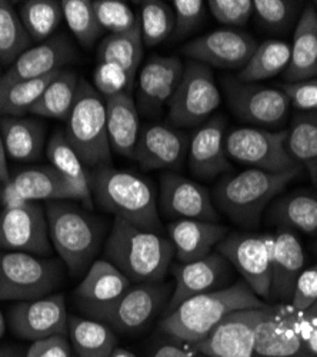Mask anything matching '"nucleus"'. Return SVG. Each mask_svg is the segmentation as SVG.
Listing matches in <instances>:
<instances>
[{"instance_id": "1", "label": "nucleus", "mask_w": 317, "mask_h": 357, "mask_svg": "<svg viewBox=\"0 0 317 357\" xmlns=\"http://www.w3.org/2000/svg\"><path fill=\"white\" fill-rule=\"evenodd\" d=\"M265 306L243 280L190 297L162 319L160 331L167 337L194 344L206 339L229 314Z\"/></svg>"}, {"instance_id": "2", "label": "nucleus", "mask_w": 317, "mask_h": 357, "mask_svg": "<svg viewBox=\"0 0 317 357\" xmlns=\"http://www.w3.org/2000/svg\"><path fill=\"white\" fill-rule=\"evenodd\" d=\"M173 256L175 248L160 233L114 218L106 242V260L116 266L130 283H162Z\"/></svg>"}, {"instance_id": "3", "label": "nucleus", "mask_w": 317, "mask_h": 357, "mask_svg": "<svg viewBox=\"0 0 317 357\" xmlns=\"http://www.w3.org/2000/svg\"><path fill=\"white\" fill-rule=\"evenodd\" d=\"M91 185L93 197L103 211L139 229L160 231L156 193L146 178L107 165L95 169Z\"/></svg>"}, {"instance_id": "4", "label": "nucleus", "mask_w": 317, "mask_h": 357, "mask_svg": "<svg viewBox=\"0 0 317 357\" xmlns=\"http://www.w3.org/2000/svg\"><path fill=\"white\" fill-rule=\"evenodd\" d=\"M302 172L303 167L279 173L247 169L222 178L215 189L213 199L219 209L235 223L256 227L266 206Z\"/></svg>"}, {"instance_id": "5", "label": "nucleus", "mask_w": 317, "mask_h": 357, "mask_svg": "<svg viewBox=\"0 0 317 357\" xmlns=\"http://www.w3.org/2000/svg\"><path fill=\"white\" fill-rule=\"evenodd\" d=\"M65 135L84 166L99 169L111 163L106 126V99L84 79L79 82Z\"/></svg>"}, {"instance_id": "6", "label": "nucleus", "mask_w": 317, "mask_h": 357, "mask_svg": "<svg viewBox=\"0 0 317 357\" xmlns=\"http://www.w3.org/2000/svg\"><path fill=\"white\" fill-rule=\"evenodd\" d=\"M46 218L52 246L73 276L83 273L100 246L99 223L77 207L59 202L47 204Z\"/></svg>"}, {"instance_id": "7", "label": "nucleus", "mask_w": 317, "mask_h": 357, "mask_svg": "<svg viewBox=\"0 0 317 357\" xmlns=\"http://www.w3.org/2000/svg\"><path fill=\"white\" fill-rule=\"evenodd\" d=\"M61 283L59 261L24 252L0 253V302L40 299Z\"/></svg>"}, {"instance_id": "8", "label": "nucleus", "mask_w": 317, "mask_h": 357, "mask_svg": "<svg viewBox=\"0 0 317 357\" xmlns=\"http://www.w3.org/2000/svg\"><path fill=\"white\" fill-rule=\"evenodd\" d=\"M169 283H139L130 286L116 301L103 305H80L92 319L122 333L146 327L169 302Z\"/></svg>"}, {"instance_id": "9", "label": "nucleus", "mask_w": 317, "mask_h": 357, "mask_svg": "<svg viewBox=\"0 0 317 357\" xmlns=\"http://www.w3.org/2000/svg\"><path fill=\"white\" fill-rule=\"evenodd\" d=\"M216 248L219 255L236 267L257 297L269 299L276 250L275 233H230Z\"/></svg>"}, {"instance_id": "10", "label": "nucleus", "mask_w": 317, "mask_h": 357, "mask_svg": "<svg viewBox=\"0 0 317 357\" xmlns=\"http://www.w3.org/2000/svg\"><path fill=\"white\" fill-rule=\"evenodd\" d=\"M169 105V122L176 128L206 123L220 105V92L212 69L190 61Z\"/></svg>"}, {"instance_id": "11", "label": "nucleus", "mask_w": 317, "mask_h": 357, "mask_svg": "<svg viewBox=\"0 0 317 357\" xmlns=\"http://www.w3.org/2000/svg\"><path fill=\"white\" fill-rule=\"evenodd\" d=\"M287 130L272 132L256 128H238L224 137L227 158L265 172L279 173L302 167L286 146Z\"/></svg>"}, {"instance_id": "12", "label": "nucleus", "mask_w": 317, "mask_h": 357, "mask_svg": "<svg viewBox=\"0 0 317 357\" xmlns=\"http://www.w3.org/2000/svg\"><path fill=\"white\" fill-rule=\"evenodd\" d=\"M223 87L230 110L242 122L276 128L286 121L291 102L280 89L243 83L236 77H224Z\"/></svg>"}, {"instance_id": "13", "label": "nucleus", "mask_w": 317, "mask_h": 357, "mask_svg": "<svg viewBox=\"0 0 317 357\" xmlns=\"http://www.w3.org/2000/svg\"><path fill=\"white\" fill-rule=\"evenodd\" d=\"M0 249L39 256L52 253L46 212L36 203L3 209L0 213Z\"/></svg>"}, {"instance_id": "14", "label": "nucleus", "mask_w": 317, "mask_h": 357, "mask_svg": "<svg viewBox=\"0 0 317 357\" xmlns=\"http://www.w3.org/2000/svg\"><path fill=\"white\" fill-rule=\"evenodd\" d=\"M12 332L23 340H42L69 331V314L63 294H49L40 299L16 303L9 310Z\"/></svg>"}, {"instance_id": "15", "label": "nucleus", "mask_w": 317, "mask_h": 357, "mask_svg": "<svg viewBox=\"0 0 317 357\" xmlns=\"http://www.w3.org/2000/svg\"><path fill=\"white\" fill-rule=\"evenodd\" d=\"M256 49L257 43L250 35L236 29H219L190 40L182 50L193 62L209 68L243 69Z\"/></svg>"}, {"instance_id": "16", "label": "nucleus", "mask_w": 317, "mask_h": 357, "mask_svg": "<svg viewBox=\"0 0 317 357\" xmlns=\"http://www.w3.org/2000/svg\"><path fill=\"white\" fill-rule=\"evenodd\" d=\"M296 319L297 310L292 305H268L254 329V357L306 356Z\"/></svg>"}, {"instance_id": "17", "label": "nucleus", "mask_w": 317, "mask_h": 357, "mask_svg": "<svg viewBox=\"0 0 317 357\" xmlns=\"http://www.w3.org/2000/svg\"><path fill=\"white\" fill-rule=\"evenodd\" d=\"M159 203L167 218L215 223L219 219L208 189L176 173L167 172L160 177Z\"/></svg>"}, {"instance_id": "18", "label": "nucleus", "mask_w": 317, "mask_h": 357, "mask_svg": "<svg viewBox=\"0 0 317 357\" xmlns=\"http://www.w3.org/2000/svg\"><path fill=\"white\" fill-rule=\"evenodd\" d=\"M265 307L229 314L206 339L194 346L209 357H254V329Z\"/></svg>"}, {"instance_id": "19", "label": "nucleus", "mask_w": 317, "mask_h": 357, "mask_svg": "<svg viewBox=\"0 0 317 357\" xmlns=\"http://www.w3.org/2000/svg\"><path fill=\"white\" fill-rule=\"evenodd\" d=\"M170 267L176 284L164 307V316L193 296L219 290L230 275L227 260L219 253Z\"/></svg>"}, {"instance_id": "20", "label": "nucleus", "mask_w": 317, "mask_h": 357, "mask_svg": "<svg viewBox=\"0 0 317 357\" xmlns=\"http://www.w3.org/2000/svg\"><path fill=\"white\" fill-rule=\"evenodd\" d=\"M183 70L178 57L152 56L139 72L137 109L148 116H156L175 95Z\"/></svg>"}, {"instance_id": "21", "label": "nucleus", "mask_w": 317, "mask_h": 357, "mask_svg": "<svg viewBox=\"0 0 317 357\" xmlns=\"http://www.w3.org/2000/svg\"><path fill=\"white\" fill-rule=\"evenodd\" d=\"M187 152L189 143L183 133L166 125H148L139 133L133 159L146 172L178 169Z\"/></svg>"}, {"instance_id": "22", "label": "nucleus", "mask_w": 317, "mask_h": 357, "mask_svg": "<svg viewBox=\"0 0 317 357\" xmlns=\"http://www.w3.org/2000/svg\"><path fill=\"white\" fill-rule=\"evenodd\" d=\"M226 125L224 116L212 117L192 137L187 162L194 177L209 181L230 170L224 147Z\"/></svg>"}, {"instance_id": "23", "label": "nucleus", "mask_w": 317, "mask_h": 357, "mask_svg": "<svg viewBox=\"0 0 317 357\" xmlns=\"http://www.w3.org/2000/svg\"><path fill=\"white\" fill-rule=\"evenodd\" d=\"M73 57L75 50L65 38H50L23 52L9 70L0 76V83L46 77L57 70H62Z\"/></svg>"}, {"instance_id": "24", "label": "nucleus", "mask_w": 317, "mask_h": 357, "mask_svg": "<svg viewBox=\"0 0 317 357\" xmlns=\"http://www.w3.org/2000/svg\"><path fill=\"white\" fill-rule=\"evenodd\" d=\"M167 233L179 263H190L209 256L227 236V229L215 222L179 219L167 226Z\"/></svg>"}, {"instance_id": "25", "label": "nucleus", "mask_w": 317, "mask_h": 357, "mask_svg": "<svg viewBox=\"0 0 317 357\" xmlns=\"http://www.w3.org/2000/svg\"><path fill=\"white\" fill-rule=\"evenodd\" d=\"M270 297L281 302H292L296 282L304 271L306 256L293 230L280 227L276 233Z\"/></svg>"}, {"instance_id": "26", "label": "nucleus", "mask_w": 317, "mask_h": 357, "mask_svg": "<svg viewBox=\"0 0 317 357\" xmlns=\"http://www.w3.org/2000/svg\"><path fill=\"white\" fill-rule=\"evenodd\" d=\"M317 76V12L304 6L291 46V62L284 70L286 83L310 80Z\"/></svg>"}, {"instance_id": "27", "label": "nucleus", "mask_w": 317, "mask_h": 357, "mask_svg": "<svg viewBox=\"0 0 317 357\" xmlns=\"http://www.w3.org/2000/svg\"><path fill=\"white\" fill-rule=\"evenodd\" d=\"M106 126L111 153L133 159L140 133L139 109L132 95L106 99Z\"/></svg>"}, {"instance_id": "28", "label": "nucleus", "mask_w": 317, "mask_h": 357, "mask_svg": "<svg viewBox=\"0 0 317 357\" xmlns=\"http://www.w3.org/2000/svg\"><path fill=\"white\" fill-rule=\"evenodd\" d=\"M46 156L53 169L62 174L69 183L84 209H93V193L91 185V174L86 172V167L75 149L69 143L65 132H56L46 146Z\"/></svg>"}, {"instance_id": "29", "label": "nucleus", "mask_w": 317, "mask_h": 357, "mask_svg": "<svg viewBox=\"0 0 317 357\" xmlns=\"http://www.w3.org/2000/svg\"><path fill=\"white\" fill-rule=\"evenodd\" d=\"M130 280L109 260H95L88 269L76 296L80 305H103L116 301L129 287Z\"/></svg>"}, {"instance_id": "30", "label": "nucleus", "mask_w": 317, "mask_h": 357, "mask_svg": "<svg viewBox=\"0 0 317 357\" xmlns=\"http://www.w3.org/2000/svg\"><path fill=\"white\" fill-rule=\"evenodd\" d=\"M0 136L8 158L17 162L36 160L45 147V128L29 117H2Z\"/></svg>"}, {"instance_id": "31", "label": "nucleus", "mask_w": 317, "mask_h": 357, "mask_svg": "<svg viewBox=\"0 0 317 357\" xmlns=\"http://www.w3.org/2000/svg\"><path fill=\"white\" fill-rule=\"evenodd\" d=\"M12 183L26 202L76 200V195L62 174L52 166L24 169L12 176Z\"/></svg>"}, {"instance_id": "32", "label": "nucleus", "mask_w": 317, "mask_h": 357, "mask_svg": "<svg viewBox=\"0 0 317 357\" xmlns=\"http://www.w3.org/2000/svg\"><path fill=\"white\" fill-rule=\"evenodd\" d=\"M68 336L77 357H110L118 349L111 327L96 319L69 316Z\"/></svg>"}, {"instance_id": "33", "label": "nucleus", "mask_w": 317, "mask_h": 357, "mask_svg": "<svg viewBox=\"0 0 317 357\" xmlns=\"http://www.w3.org/2000/svg\"><path fill=\"white\" fill-rule=\"evenodd\" d=\"M287 151L317 186V112H297L287 130Z\"/></svg>"}, {"instance_id": "34", "label": "nucleus", "mask_w": 317, "mask_h": 357, "mask_svg": "<svg viewBox=\"0 0 317 357\" xmlns=\"http://www.w3.org/2000/svg\"><path fill=\"white\" fill-rule=\"evenodd\" d=\"M269 219L280 227L317 236V195L297 192L276 200L269 211Z\"/></svg>"}, {"instance_id": "35", "label": "nucleus", "mask_w": 317, "mask_h": 357, "mask_svg": "<svg viewBox=\"0 0 317 357\" xmlns=\"http://www.w3.org/2000/svg\"><path fill=\"white\" fill-rule=\"evenodd\" d=\"M79 82L80 79L75 72L62 69L46 86L31 113L57 121H68L76 100Z\"/></svg>"}, {"instance_id": "36", "label": "nucleus", "mask_w": 317, "mask_h": 357, "mask_svg": "<svg viewBox=\"0 0 317 357\" xmlns=\"http://www.w3.org/2000/svg\"><path fill=\"white\" fill-rule=\"evenodd\" d=\"M291 62V45L281 40H266L257 46L247 65L236 79L243 83H257L286 70Z\"/></svg>"}, {"instance_id": "37", "label": "nucleus", "mask_w": 317, "mask_h": 357, "mask_svg": "<svg viewBox=\"0 0 317 357\" xmlns=\"http://www.w3.org/2000/svg\"><path fill=\"white\" fill-rule=\"evenodd\" d=\"M143 49H145V45L141 40L140 26H137L129 32L109 35L105 38L98 49V61L99 63H116L127 70L129 75L136 77L143 59Z\"/></svg>"}, {"instance_id": "38", "label": "nucleus", "mask_w": 317, "mask_h": 357, "mask_svg": "<svg viewBox=\"0 0 317 357\" xmlns=\"http://www.w3.org/2000/svg\"><path fill=\"white\" fill-rule=\"evenodd\" d=\"M19 16L33 42L50 39L63 19L62 2L56 0H26L20 5Z\"/></svg>"}, {"instance_id": "39", "label": "nucleus", "mask_w": 317, "mask_h": 357, "mask_svg": "<svg viewBox=\"0 0 317 357\" xmlns=\"http://www.w3.org/2000/svg\"><path fill=\"white\" fill-rule=\"evenodd\" d=\"M59 72L61 70H57L42 79L0 83V119L8 116L22 117L26 113H31V109L38 102L46 86Z\"/></svg>"}, {"instance_id": "40", "label": "nucleus", "mask_w": 317, "mask_h": 357, "mask_svg": "<svg viewBox=\"0 0 317 357\" xmlns=\"http://www.w3.org/2000/svg\"><path fill=\"white\" fill-rule=\"evenodd\" d=\"M31 43L32 39L13 5L0 0V63L13 65Z\"/></svg>"}, {"instance_id": "41", "label": "nucleus", "mask_w": 317, "mask_h": 357, "mask_svg": "<svg viewBox=\"0 0 317 357\" xmlns=\"http://www.w3.org/2000/svg\"><path fill=\"white\" fill-rule=\"evenodd\" d=\"M139 26L143 45L148 47L160 45L175 32V12L171 5L162 0L141 2Z\"/></svg>"}, {"instance_id": "42", "label": "nucleus", "mask_w": 317, "mask_h": 357, "mask_svg": "<svg viewBox=\"0 0 317 357\" xmlns=\"http://www.w3.org/2000/svg\"><path fill=\"white\" fill-rule=\"evenodd\" d=\"M63 17L73 36L84 47L91 49L102 35L93 2L91 0H63L62 2Z\"/></svg>"}, {"instance_id": "43", "label": "nucleus", "mask_w": 317, "mask_h": 357, "mask_svg": "<svg viewBox=\"0 0 317 357\" xmlns=\"http://www.w3.org/2000/svg\"><path fill=\"white\" fill-rule=\"evenodd\" d=\"M93 9L100 27L110 35L125 33L139 26V17L122 0H95Z\"/></svg>"}, {"instance_id": "44", "label": "nucleus", "mask_w": 317, "mask_h": 357, "mask_svg": "<svg viewBox=\"0 0 317 357\" xmlns=\"http://www.w3.org/2000/svg\"><path fill=\"white\" fill-rule=\"evenodd\" d=\"M136 77L129 75L122 66L110 62H100L93 73V87L105 98L132 95Z\"/></svg>"}, {"instance_id": "45", "label": "nucleus", "mask_w": 317, "mask_h": 357, "mask_svg": "<svg viewBox=\"0 0 317 357\" xmlns=\"http://www.w3.org/2000/svg\"><path fill=\"white\" fill-rule=\"evenodd\" d=\"M300 2L291 0H254V13L257 20L272 31H283L295 20Z\"/></svg>"}, {"instance_id": "46", "label": "nucleus", "mask_w": 317, "mask_h": 357, "mask_svg": "<svg viewBox=\"0 0 317 357\" xmlns=\"http://www.w3.org/2000/svg\"><path fill=\"white\" fill-rule=\"evenodd\" d=\"M175 12V32L176 39L190 35L197 26L203 22L206 15V5L201 0H173L170 2Z\"/></svg>"}, {"instance_id": "47", "label": "nucleus", "mask_w": 317, "mask_h": 357, "mask_svg": "<svg viewBox=\"0 0 317 357\" xmlns=\"http://www.w3.org/2000/svg\"><path fill=\"white\" fill-rule=\"evenodd\" d=\"M208 6L216 20L233 27L245 26L254 12L253 0H210Z\"/></svg>"}, {"instance_id": "48", "label": "nucleus", "mask_w": 317, "mask_h": 357, "mask_svg": "<svg viewBox=\"0 0 317 357\" xmlns=\"http://www.w3.org/2000/svg\"><path fill=\"white\" fill-rule=\"evenodd\" d=\"M280 91L299 112H317V79L284 83Z\"/></svg>"}, {"instance_id": "49", "label": "nucleus", "mask_w": 317, "mask_h": 357, "mask_svg": "<svg viewBox=\"0 0 317 357\" xmlns=\"http://www.w3.org/2000/svg\"><path fill=\"white\" fill-rule=\"evenodd\" d=\"M317 302V264L304 269L297 282L292 297V306L299 312L309 310Z\"/></svg>"}, {"instance_id": "50", "label": "nucleus", "mask_w": 317, "mask_h": 357, "mask_svg": "<svg viewBox=\"0 0 317 357\" xmlns=\"http://www.w3.org/2000/svg\"><path fill=\"white\" fill-rule=\"evenodd\" d=\"M24 357H73V347L66 335H56L32 342Z\"/></svg>"}, {"instance_id": "51", "label": "nucleus", "mask_w": 317, "mask_h": 357, "mask_svg": "<svg viewBox=\"0 0 317 357\" xmlns=\"http://www.w3.org/2000/svg\"><path fill=\"white\" fill-rule=\"evenodd\" d=\"M297 332L300 343L307 354L317 356V314L310 310H297Z\"/></svg>"}, {"instance_id": "52", "label": "nucleus", "mask_w": 317, "mask_h": 357, "mask_svg": "<svg viewBox=\"0 0 317 357\" xmlns=\"http://www.w3.org/2000/svg\"><path fill=\"white\" fill-rule=\"evenodd\" d=\"M150 357H209L200 351L194 344L167 337L159 343L150 353Z\"/></svg>"}, {"instance_id": "53", "label": "nucleus", "mask_w": 317, "mask_h": 357, "mask_svg": "<svg viewBox=\"0 0 317 357\" xmlns=\"http://www.w3.org/2000/svg\"><path fill=\"white\" fill-rule=\"evenodd\" d=\"M0 202L3 204V209H10V207H19L23 206L29 202L23 200V197L19 195V192L16 190V188L12 183V178L2 185V190H0Z\"/></svg>"}, {"instance_id": "54", "label": "nucleus", "mask_w": 317, "mask_h": 357, "mask_svg": "<svg viewBox=\"0 0 317 357\" xmlns=\"http://www.w3.org/2000/svg\"><path fill=\"white\" fill-rule=\"evenodd\" d=\"M12 178L10 172H9V166H8V155L5 151V144H3V139L0 136V183L5 185L8 183Z\"/></svg>"}, {"instance_id": "55", "label": "nucleus", "mask_w": 317, "mask_h": 357, "mask_svg": "<svg viewBox=\"0 0 317 357\" xmlns=\"http://www.w3.org/2000/svg\"><path fill=\"white\" fill-rule=\"evenodd\" d=\"M0 357H24L20 350L15 347H5L0 349Z\"/></svg>"}, {"instance_id": "56", "label": "nucleus", "mask_w": 317, "mask_h": 357, "mask_svg": "<svg viewBox=\"0 0 317 357\" xmlns=\"http://www.w3.org/2000/svg\"><path fill=\"white\" fill-rule=\"evenodd\" d=\"M110 357H136L132 351L125 350V349H116L113 351V354Z\"/></svg>"}, {"instance_id": "57", "label": "nucleus", "mask_w": 317, "mask_h": 357, "mask_svg": "<svg viewBox=\"0 0 317 357\" xmlns=\"http://www.w3.org/2000/svg\"><path fill=\"white\" fill-rule=\"evenodd\" d=\"M6 326H8V323H6V319H5L3 313H2V310H0V339H2V337L5 336V332H6Z\"/></svg>"}, {"instance_id": "58", "label": "nucleus", "mask_w": 317, "mask_h": 357, "mask_svg": "<svg viewBox=\"0 0 317 357\" xmlns=\"http://www.w3.org/2000/svg\"><path fill=\"white\" fill-rule=\"evenodd\" d=\"M309 310H310V312H311V313H314V314H317V302H316V303H314V305H313V306H311V307H310V309H309Z\"/></svg>"}, {"instance_id": "59", "label": "nucleus", "mask_w": 317, "mask_h": 357, "mask_svg": "<svg viewBox=\"0 0 317 357\" xmlns=\"http://www.w3.org/2000/svg\"><path fill=\"white\" fill-rule=\"evenodd\" d=\"M313 6H314V9H316V12H317V2H314V3H313Z\"/></svg>"}, {"instance_id": "60", "label": "nucleus", "mask_w": 317, "mask_h": 357, "mask_svg": "<svg viewBox=\"0 0 317 357\" xmlns=\"http://www.w3.org/2000/svg\"><path fill=\"white\" fill-rule=\"evenodd\" d=\"M303 357H317V356H311V354H306V356H303Z\"/></svg>"}, {"instance_id": "61", "label": "nucleus", "mask_w": 317, "mask_h": 357, "mask_svg": "<svg viewBox=\"0 0 317 357\" xmlns=\"http://www.w3.org/2000/svg\"><path fill=\"white\" fill-rule=\"evenodd\" d=\"M0 190H2V183H0Z\"/></svg>"}, {"instance_id": "62", "label": "nucleus", "mask_w": 317, "mask_h": 357, "mask_svg": "<svg viewBox=\"0 0 317 357\" xmlns=\"http://www.w3.org/2000/svg\"><path fill=\"white\" fill-rule=\"evenodd\" d=\"M316 253H317V243H316Z\"/></svg>"}]
</instances>
